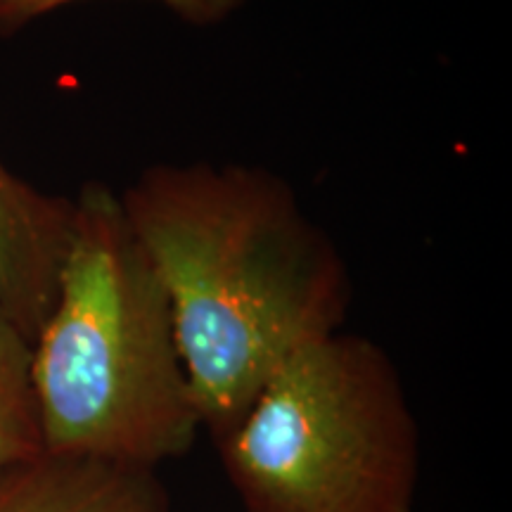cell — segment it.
Instances as JSON below:
<instances>
[{
    "instance_id": "7a4b0ae2",
    "label": "cell",
    "mask_w": 512,
    "mask_h": 512,
    "mask_svg": "<svg viewBox=\"0 0 512 512\" xmlns=\"http://www.w3.org/2000/svg\"><path fill=\"white\" fill-rule=\"evenodd\" d=\"M43 451L145 467L202 432L166 287L121 197L86 183L53 311L31 344Z\"/></svg>"
},
{
    "instance_id": "8992f818",
    "label": "cell",
    "mask_w": 512,
    "mask_h": 512,
    "mask_svg": "<svg viewBox=\"0 0 512 512\" xmlns=\"http://www.w3.org/2000/svg\"><path fill=\"white\" fill-rule=\"evenodd\" d=\"M41 453L31 342L0 304V475Z\"/></svg>"
},
{
    "instance_id": "3957f363",
    "label": "cell",
    "mask_w": 512,
    "mask_h": 512,
    "mask_svg": "<svg viewBox=\"0 0 512 512\" xmlns=\"http://www.w3.org/2000/svg\"><path fill=\"white\" fill-rule=\"evenodd\" d=\"M245 512H413L420 432L394 361L337 330L280 366L219 446Z\"/></svg>"
},
{
    "instance_id": "52a82bcc",
    "label": "cell",
    "mask_w": 512,
    "mask_h": 512,
    "mask_svg": "<svg viewBox=\"0 0 512 512\" xmlns=\"http://www.w3.org/2000/svg\"><path fill=\"white\" fill-rule=\"evenodd\" d=\"M79 0H0V36H12L36 19ZM192 27H216L252 0H150Z\"/></svg>"
},
{
    "instance_id": "6da1fadb",
    "label": "cell",
    "mask_w": 512,
    "mask_h": 512,
    "mask_svg": "<svg viewBox=\"0 0 512 512\" xmlns=\"http://www.w3.org/2000/svg\"><path fill=\"white\" fill-rule=\"evenodd\" d=\"M119 197L169 294L202 432L219 446L287 358L342 330L347 261L261 166L155 164Z\"/></svg>"
},
{
    "instance_id": "277c9868",
    "label": "cell",
    "mask_w": 512,
    "mask_h": 512,
    "mask_svg": "<svg viewBox=\"0 0 512 512\" xmlns=\"http://www.w3.org/2000/svg\"><path fill=\"white\" fill-rule=\"evenodd\" d=\"M74 226V200L12 174L0 159V304L34 344L53 311Z\"/></svg>"
},
{
    "instance_id": "5b68a950",
    "label": "cell",
    "mask_w": 512,
    "mask_h": 512,
    "mask_svg": "<svg viewBox=\"0 0 512 512\" xmlns=\"http://www.w3.org/2000/svg\"><path fill=\"white\" fill-rule=\"evenodd\" d=\"M0 512H174L157 470L43 451L0 475Z\"/></svg>"
}]
</instances>
